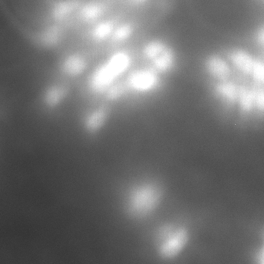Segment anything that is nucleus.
Masks as SVG:
<instances>
[{
  "instance_id": "obj_11",
  "label": "nucleus",
  "mask_w": 264,
  "mask_h": 264,
  "mask_svg": "<svg viewBox=\"0 0 264 264\" xmlns=\"http://www.w3.org/2000/svg\"><path fill=\"white\" fill-rule=\"evenodd\" d=\"M250 75L257 83L263 84L264 81V63L256 60Z\"/></svg>"
},
{
  "instance_id": "obj_1",
  "label": "nucleus",
  "mask_w": 264,
  "mask_h": 264,
  "mask_svg": "<svg viewBox=\"0 0 264 264\" xmlns=\"http://www.w3.org/2000/svg\"><path fill=\"white\" fill-rule=\"evenodd\" d=\"M149 168L127 174L120 181L114 196L115 214L125 226L143 230L151 223L160 209L162 191Z\"/></svg>"
},
{
  "instance_id": "obj_4",
  "label": "nucleus",
  "mask_w": 264,
  "mask_h": 264,
  "mask_svg": "<svg viewBox=\"0 0 264 264\" xmlns=\"http://www.w3.org/2000/svg\"><path fill=\"white\" fill-rule=\"evenodd\" d=\"M159 74L152 68H139L127 77L126 84L130 90L136 94L149 93L159 86Z\"/></svg>"
},
{
  "instance_id": "obj_10",
  "label": "nucleus",
  "mask_w": 264,
  "mask_h": 264,
  "mask_svg": "<svg viewBox=\"0 0 264 264\" xmlns=\"http://www.w3.org/2000/svg\"><path fill=\"white\" fill-rule=\"evenodd\" d=\"M256 101V95L253 91L248 88H240L237 101L240 107L244 111H248L252 108Z\"/></svg>"
},
{
  "instance_id": "obj_6",
  "label": "nucleus",
  "mask_w": 264,
  "mask_h": 264,
  "mask_svg": "<svg viewBox=\"0 0 264 264\" xmlns=\"http://www.w3.org/2000/svg\"><path fill=\"white\" fill-rule=\"evenodd\" d=\"M107 115L103 109L99 108L92 111L85 120L84 125V131L88 136L96 137L104 127Z\"/></svg>"
},
{
  "instance_id": "obj_3",
  "label": "nucleus",
  "mask_w": 264,
  "mask_h": 264,
  "mask_svg": "<svg viewBox=\"0 0 264 264\" xmlns=\"http://www.w3.org/2000/svg\"><path fill=\"white\" fill-rule=\"evenodd\" d=\"M144 55L150 62L151 68L159 74L170 71L176 63L172 49L161 42H154L146 46Z\"/></svg>"
},
{
  "instance_id": "obj_9",
  "label": "nucleus",
  "mask_w": 264,
  "mask_h": 264,
  "mask_svg": "<svg viewBox=\"0 0 264 264\" xmlns=\"http://www.w3.org/2000/svg\"><path fill=\"white\" fill-rule=\"evenodd\" d=\"M87 66L83 59L79 57H70L62 63V71L67 76L74 77L84 72Z\"/></svg>"
},
{
  "instance_id": "obj_5",
  "label": "nucleus",
  "mask_w": 264,
  "mask_h": 264,
  "mask_svg": "<svg viewBox=\"0 0 264 264\" xmlns=\"http://www.w3.org/2000/svg\"><path fill=\"white\" fill-rule=\"evenodd\" d=\"M205 68L208 74L220 81L227 80L231 74L228 64L220 56H209L204 63Z\"/></svg>"
},
{
  "instance_id": "obj_8",
  "label": "nucleus",
  "mask_w": 264,
  "mask_h": 264,
  "mask_svg": "<svg viewBox=\"0 0 264 264\" xmlns=\"http://www.w3.org/2000/svg\"><path fill=\"white\" fill-rule=\"evenodd\" d=\"M240 89L233 83L227 80L221 81L215 89L217 95L222 100L228 102L237 101Z\"/></svg>"
},
{
  "instance_id": "obj_7",
  "label": "nucleus",
  "mask_w": 264,
  "mask_h": 264,
  "mask_svg": "<svg viewBox=\"0 0 264 264\" xmlns=\"http://www.w3.org/2000/svg\"><path fill=\"white\" fill-rule=\"evenodd\" d=\"M230 60L233 66L241 72L250 75L256 60L247 52L241 49L233 51Z\"/></svg>"
},
{
  "instance_id": "obj_2",
  "label": "nucleus",
  "mask_w": 264,
  "mask_h": 264,
  "mask_svg": "<svg viewBox=\"0 0 264 264\" xmlns=\"http://www.w3.org/2000/svg\"><path fill=\"white\" fill-rule=\"evenodd\" d=\"M131 64V58L126 53L113 54L92 72L88 81V87L98 93L107 90L125 73Z\"/></svg>"
}]
</instances>
